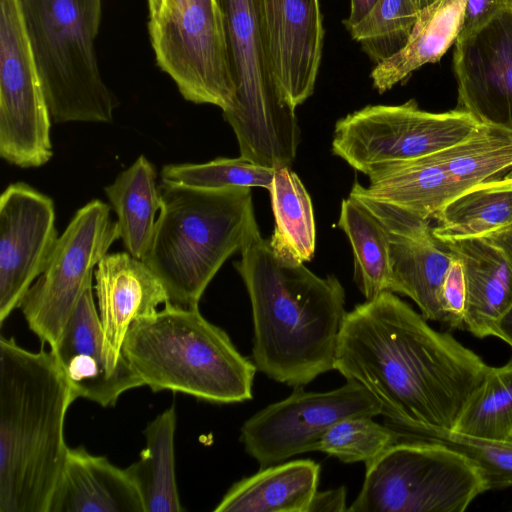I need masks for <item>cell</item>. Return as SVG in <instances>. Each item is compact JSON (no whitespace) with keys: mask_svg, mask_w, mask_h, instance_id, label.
Segmentation results:
<instances>
[{"mask_svg":"<svg viewBox=\"0 0 512 512\" xmlns=\"http://www.w3.org/2000/svg\"><path fill=\"white\" fill-rule=\"evenodd\" d=\"M354 185L366 196L430 220L465 190L446 171L437 152L385 166Z\"/></svg>","mask_w":512,"mask_h":512,"instance_id":"7402d4cb","label":"cell"},{"mask_svg":"<svg viewBox=\"0 0 512 512\" xmlns=\"http://www.w3.org/2000/svg\"><path fill=\"white\" fill-rule=\"evenodd\" d=\"M350 195L362 200L389 232L390 291L406 295L427 321L444 323L438 292L453 253L438 239L429 221L363 194L354 184Z\"/></svg>","mask_w":512,"mask_h":512,"instance_id":"2e32d148","label":"cell"},{"mask_svg":"<svg viewBox=\"0 0 512 512\" xmlns=\"http://www.w3.org/2000/svg\"><path fill=\"white\" fill-rule=\"evenodd\" d=\"M320 465L298 459L261 468L235 482L215 512H308L318 491Z\"/></svg>","mask_w":512,"mask_h":512,"instance_id":"603a6c76","label":"cell"},{"mask_svg":"<svg viewBox=\"0 0 512 512\" xmlns=\"http://www.w3.org/2000/svg\"><path fill=\"white\" fill-rule=\"evenodd\" d=\"M401 440L440 443L465 455L483 471L489 490L512 486V441H499L451 429L419 426Z\"/></svg>","mask_w":512,"mask_h":512,"instance_id":"1f68e13d","label":"cell"},{"mask_svg":"<svg viewBox=\"0 0 512 512\" xmlns=\"http://www.w3.org/2000/svg\"><path fill=\"white\" fill-rule=\"evenodd\" d=\"M351 512H463L489 490L482 469L447 446L400 440L365 463Z\"/></svg>","mask_w":512,"mask_h":512,"instance_id":"ba28073f","label":"cell"},{"mask_svg":"<svg viewBox=\"0 0 512 512\" xmlns=\"http://www.w3.org/2000/svg\"><path fill=\"white\" fill-rule=\"evenodd\" d=\"M156 177L154 165L141 155L104 188L126 251L141 260L152 241L156 213L162 207Z\"/></svg>","mask_w":512,"mask_h":512,"instance_id":"d4e9b609","label":"cell"},{"mask_svg":"<svg viewBox=\"0 0 512 512\" xmlns=\"http://www.w3.org/2000/svg\"><path fill=\"white\" fill-rule=\"evenodd\" d=\"M420 11L417 0H377L348 31L377 65L406 46Z\"/></svg>","mask_w":512,"mask_h":512,"instance_id":"4dcf8cb0","label":"cell"},{"mask_svg":"<svg viewBox=\"0 0 512 512\" xmlns=\"http://www.w3.org/2000/svg\"><path fill=\"white\" fill-rule=\"evenodd\" d=\"M149 9V19L153 18L159 11L163 0H147Z\"/></svg>","mask_w":512,"mask_h":512,"instance_id":"60d3db41","label":"cell"},{"mask_svg":"<svg viewBox=\"0 0 512 512\" xmlns=\"http://www.w3.org/2000/svg\"><path fill=\"white\" fill-rule=\"evenodd\" d=\"M122 355L154 392L170 390L212 403L252 399L256 366L198 306L167 302L129 327Z\"/></svg>","mask_w":512,"mask_h":512,"instance_id":"5b68a950","label":"cell"},{"mask_svg":"<svg viewBox=\"0 0 512 512\" xmlns=\"http://www.w3.org/2000/svg\"><path fill=\"white\" fill-rule=\"evenodd\" d=\"M158 66L187 101L232 108L223 13L218 0H163L148 24Z\"/></svg>","mask_w":512,"mask_h":512,"instance_id":"9c48e42d","label":"cell"},{"mask_svg":"<svg viewBox=\"0 0 512 512\" xmlns=\"http://www.w3.org/2000/svg\"><path fill=\"white\" fill-rule=\"evenodd\" d=\"M240 253L234 267L252 307V357L257 370L294 388L333 370L347 313L338 278L319 277L303 263L279 258L258 225Z\"/></svg>","mask_w":512,"mask_h":512,"instance_id":"7a4b0ae2","label":"cell"},{"mask_svg":"<svg viewBox=\"0 0 512 512\" xmlns=\"http://www.w3.org/2000/svg\"><path fill=\"white\" fill-rule=\"evenodd\" d=\"M338 226L350 241L355 280L366 300L390 291L389 232L382 220L359 198L343 199Z\"/></svg>","mask_w":512,"mask_h":512,"instance_id":"83f0119b","label":"cell"},{"mask_svg":"<svg viewBox=\"0 0 512 512\" xmlns=\"http://www.w3.org/2000/svg\"><path fill=\"white\" fill-rule=\"evenodd\" d=\"M274 170L253 164L241 157L216 158L205 163L165 165L161 170V179L202 189L233 187L268 189Z\"/></svg>","mask_w":512,"mask_h":512,"instance_id":"d6a6232c","label":"cell"},{"mask_svg":"<svg viewBox=\"0 0 512 512\" xmlns=\"http://www.w3.org/2000/svg\"><path fill=\"white\" fill-rule=\"evenodd\" d=\"M462 262L466 303L464 329L478 338L494 336L512 307V268L502 251L484 237L441 240Z\"/></svg>","mask_w":512,"mask_h":512,"instance_id":"44dd1931","label":"cell"},{"mask_svg":"<svg viewBox=\"0 0 512 512\" xmlns=\"http://www.w3.org/2000/svg\"><path fill=\"white\" fill-rule=\"evenodd\" d=\"M435 1L436 0H417L418 6H419L420 10H422L423 8L429 6L430 4H432Z\"/></svg>","mask_w":512,"mask_h":512,"instance_id":"b9f144b4","label":"cell"},{"mask_svg":"<svg viewBox=\"0 0 512 512\" xmlns=\"http://www.w3.org/2000/svg\"><path fill=\"white\" fill-rule=\"evenodd\" d=\"M50 350L75 400L80 397L103 407L113 406L124 392L144 385L133 369L113 370L110 367L92 285L82 294L56 345Z\"/></svg>","mask_w":512,"mask_h":512,"instance_id":"ac0fdd59","label":"cell"},{"mask_svg":"<svg viewBox=\"0 0 512 512\" xmlns=\"http://www.w3.org/2000/svg\"><path fill=\"white\" fill-rule=\"evenodd\" d=\"M49 512H145L127 471L83 447H68Z\"/></svg>","mask_w":512,"mask_h":512,"instance_id":"ffe728a7","label":"cell"},{"mask_svg":"<svg viewBox=\"0 0 512 512\" xmlns=\"http://www.w3.org/2000/svg\"><path fill=\"white\" fill-rule=\"evenodd\" d=\"M453 67L456 108L481 124L512 129V3L475 33L455 42Z\"/></svg>","mask_w":512,"mask_h":512,"instance_id":"9a60e30c","label":"cell"},{"mask_svg":"<svg viewBox=\"0 0 512 512\" xmlns=\"http://www.w3.org/2000/svg\"><path fill=\"white\" fill-rule=\"evenodd\" d=\"M452 430L512 441V357L502 366L490 367Z\"/></svg>","mask_w":512,"mask_h":512,"instance_id":"f546056e","label":"cell"},{"mask_svg":"<svg viewBox=\"0 0 512 512\" xmlns=\"http://www.w3.org/2000/svg\"><path fill=\"white\" fill-rule=\"evenodd\" d=\"M53 200L23 183L0 196V323L19 308L58 239Z\"/></svg>","mask_w":512,"mask_h":512,"instance_id":"5bb4252c","label":"cell"},{"mask_svg":"<svg viewBox=\"0 0 512 512\" xmlns=\"http://www.w3.org/2000/svg\"><path fill=\"white\" fill-rule=\"evenodd\" d=\"M75 398L52 351L0 337V512H49Z\"/></svg>","mask_w":512,"mask_h":512,"instance_id":"3957f363","label":"cell"},{"mask_svg":"<svg viewBox=\"0 0 512 512\" xmlns=\"http://www.w3.org/2000/svg\"><path fill=\"white\" fill-rule=\"evenodd\" d=\"M51 115L28 37L21 0H0V156L40 167L53 155Z\"/></svg>","mask_w":512,"mask_h":512,"instance_id":"7c38bea8","label":"cell"},{"mask_svg":"<svg viewBox=\"0 0 512 512\" xmlns=\"http://www.w3.org/2000/svg\"><path fill=\"white\" fill-rule=\"evenodd\" d=\"M376 398L361 384L347 380L327 392L296 387L287 398L260 410L241 427L245 451L261 468L317 451L322 436L339 420L350 416L380 415Z\"/></svg>","mask_w":512,"mask_h":512,"instance_id":"4fadbf2b","label":"cell"},{"mask_svg":"<svg viewBox=\"0 0 512 512\" xmlns=\"http://www.w3.org/2000/svg\"><path fill=\"white\" fill-rule=\"evenodd\" d=\"M453 255L438 292V303L444 316V324L451 329H464L465 276L461 260Z\"/></svg>","mask_w":512,"mask_h":512,"instance_id":"e575fe53","label":"cell"},{"mask_svg":"<svg viewBox=\"0 0 512 512\" xmlns=\"http://www.w3.org/2000/svg\"><path fill=\"white\" fill-rule=\"evenodd\" d=\"M95 279L108 363L113 370L132 369L122 355L126 333L135 320L169 302L167 292L143 260L128 252L107 253L96 266Z\"/></svg>","mask_w":512,"mask_h":512,"instance_id":"d6986e66","label":"cell"},{"mask_svg":"<svg viewBox=\"0 0 512 512\" xmlns=\"http://www.w3.org/2000/svg\"><path fill=\"white\" fill-rule=\"evenodd\" d=\"M348 511L346 489L342 486L326 491H317L308 512Z\"/></svg>","mask_w":512,"mask_h":512,"instance_id":"8d00e7d4","label":"cell"},{"mask_svg":"<svg viewBox=\"0 0 512 512\" xmlns=\"http://www.w3.org/2000/svg\"><path fill=\"white\" fill-rule=\"evenodd\" d=\"M511 3L512 0H465L456 41L475 33Z\"/></svg>","mask_w":512,"mask_h":512,"instance_id":"d590c367","label":"cell"},{"mask_svg":"<svg viewBox=\"0 0 512 512\" xmlns=\"http://www.w3.org/2000/svg\"><path fill=\"white\" fill-rule=\"evenodd\" d=\"M119 238L110 206L99 199L78 209L58 237L44 271L19 306L29 329L50 349L92 285L93 269Z\"/></svg>","mask_w":512,"mask_h":512,"instance_id":"8fae6325","label":"cell"},{"mask_svg":"<svg viewBox=\"0 0 512 512\" xmlns=\"http://www.w3.org/2000/svg\"><path fill=\"white\" fill-rule=\"evenodd\" d=\"M370 416H350L331 426L318 443L317 451L324 452L344 463H367L400 440L387 425Z\"/></svg>","mask_w":512,"mask_h":512,"instance_id":"836d02e7","label":"cell"},{"mask_svg":"<svg viewBox=\"0 0 512 512\" xmlns=\"http://www.w3.org/2000/svg\"><path fill=\"white\" fill-rule=\"evenodd\" d=\"M377 0H350V13L344 24L349 30L356 25L372 8Z\"/></svg>","mask_w":512,"mask_h":512,"instance_id":"f35d334b","label":"cell"},{"mask_svg":"<svg viewBox=\"0 0 512 512\" xmlns=\"http://www.w3.org/2000/svg\"><path fill=\"white\" fill-rule=\"evenodd\" d=\"M162 201L143 262L169 302L198 306L207 286L257 225L251 188L202 189L162 181Z\"/></svg>","mask_w":512,"mask_h":512,"instance_id":"277c9868","label":"cell"},{"mask_svg":"<svg viewBox=\"0 0 512 512\" xmlns=\"http://www.w3.org/2000/svg\"><path fill=\"white\" fill-rule=\"evenodd\" d=\"M271 70L283 100L294 109L314 92L324 28L319 0H260Z\"/></svg>","mask_w":512,"mask_h":512,"instance_id":"e0dca14e","label":"cell"},{"mask_svg":"<svg viewBox=\"0 0 512 512\" xmlns=\"http://www.w3.org/2000/svg\"><path fill=\"white\" fill-rule=\"evenodd\" d=\"M494 337L501 339L512 348V307L498 321Z\"/></svg>","mask_w":512,"mask_h":512,"instance_id":"ab89813d","label":"cell"},{"mask_svg":"<svg viewBox=\"0 0 512 512\" xmlns=\"http://www.w3.org/2000/svg\"><path fill=\"white\" fill-rule=\"evenodd\" d=\"M499 248L512 268V224L482 236Z\"/></svg>","mask_w":512,"mask_h":512,"instance_id":"74e56055","label":"cell"},{"mask_svg":"<svg viewBox=\"0 0 512 512\" xmlns=\"http://www.w3.org/2000/svg\"><path fill=\"white\" fill-rule=\"evenodd\" d=\"M433 219L432 230L440 240L482 237L512 224V173L470 187Z\"/></svg>","mask_w":512,"mask_h":512,"instance_id":"484cf974","label":"cell"},{"mask_svg":"<svg viewBox=\"0 0 512 512\" xmlns=\"http://www.w3.org/2000/svg\"><path fill=\"white\" fill-rule=\"evenodd\" d=\"M480 124L457 108L424 111L414 99L400 105H368L336 122L332 153L368 176L385 166L450 147Z\"/></svg>","mask_w":512,"mask_h":512,"instance_id":"30bf717a","label":"cell"},{"mask_svg":"<svg viewBox=\"0 0 512 512\" xmlns=\"http://www.w3.org/2000/svg\"><path fill=\"white\" fill-rule=\"evenodd\" d=\"M464 5L465 0H436L423 8L406 46L373 68L374 89L384 93L423 65L438 62L456 42Z\"/></svg>","mask_w":512,"mask_h":512,"instance_id":"cb8c5ba5","label":"cell"},{"mask_svg":"<svg viewBox=\"0 0 512 512\" xmlns=\"http://www.w3.org/2000/svg\"><path fill=\"white\" fill-rule=\"evenodd\" d=\"M21 7L51 119L113 122L118 102L95 52L102 0H21Z\"/></svg>","mask_w":512,"mask_h":512,"instance_id":"8992f818","label":"cell"},{"mask_svg":"<svg viewBox=\"0 0 512 512\" xmlns=\"http://www.w3.org/2000/svg\"><path fill=\"white\" fill-rule=\"evenodd\" d=\"M490 367L391 291L346 313L334 358V370L376 398L400 440L419 426L452 430Z\"/></svg>","mask_w":512,"mask_h":512,"instance_id":"6da1fadb","label":"cell"},{"mask_svg":"<svg viewBox=\"0 0 512 512\" xmlns=\"http://www.w3.org/2000/svg\"><path fill=\"white\" fill-rule=\"evenodd\" d=\"M176 412L166 409L145 428L146 446L139 460L127 467L135 481L145 512L183 511L175 476Z\"/></svg>","mask_w":512,"mask_h":512,"instance_id":"f1b7e54d","label":"cell"},{"mask_svg":"<svg viewBox=\"0 0 512 512\" xmlns=\"http://www.w3.org/2000/svg\"><path fill=\"white\" fill-rule=\"evenodd\" d=\"M267 190L275 223L269 239L272 250L287 262L310 261L315 252L316 228L311 198L302 181L291 166L279 167Z\"/></svg>","mask_w":512,"mask_h":512,"instance_id":"4316f807","label":"cell"},{"mask_svg":"<svg viewBox=\"0 0 512 512\" xmlns=\"http://www.w3.org/2000/svg\"><path fill=\"white\" fill-rule=\"evenodd\" d=\"M224 19L235 86L232 108L223 112L240 157L260 166H291L300 143L295 109L286 103L271 70L260 0H218Z\"/></svg>","mask_w":512,"mask_h":512,"instance_id":"52a82bcc","label":"cell"}]
</instances>
